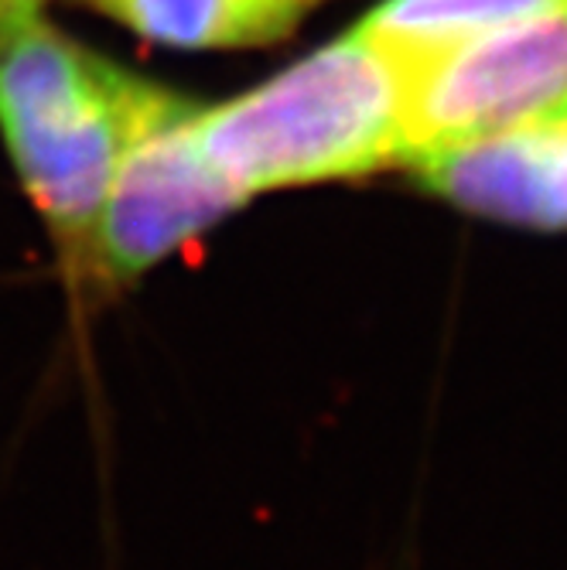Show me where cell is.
Listing matches in <instances>:
<instances>
[{
	"instance_id": "obj_1",
	"label": "cell",
	"mask_w": 567,
	"mask_h": 570,
	"mask_svg": "<svg viewBox=\"0 0 567 570\" xmlns=\"http://www.w3.org/2000/svg\"><path fill=\"white\" fill-rule=\"evenodd\" d=\"M414 69L363 24L219 107H198L195 140L243 198L403 168Z\"/></svg>"
},
{
	"instance_id": "obj_2",
	"label": "cell",
	"mask_w": 567,
	"mask_h": 570,
	"mask_svg": "<svg viewBox=\"0 0 567 570\" xmlns=\"http://www.w3.org/2000/svg\"><path fill=\"white\" fill-rule=\"evenodd\" d=\"M0 134L69 287L96 291V226L124 144L120 69L41 18L0 31Z\"/></svg>"
},
{
	"instance_id": "obj_3",
	"label": "cell",
	"mask_w": 567,
	"mask_h": 570,
	"mask_svg": "<svg viewBox=\"0 0 567 570\" xmlns=\"http://www.w3.org/2000/svg\"><path fill=\"white\" fill-rule=\"evenodd\" d=\"M124 144L96 226V287L150 274L233 216L243 198L209 168L195 140L198 107L120 69Z\"/></svg>"
},
{
	"instance_id": "obj_4",
	"label": "cell",
	"mask_w": 567,
	"mask_h": 570,
	"mask_svg": "<svg viewBox=\"0 0 567 570\" xmlns=\"http://www.w3.org/2000/svg\"><path fill=\"white\" fill-rule=\"evenodd\" d=\"M560 99H567V0H547L414 72L403 168L421 154L534 120Z\"/></svg>"
},
{
	"instance_id": "obj_5",
	"label": "cell",
	"mask_w": 567,
	"mask_h": 570,
	"mask_svg": "<svg viewBox=\"0 0 567 570\" xmlns=\"http://www.w3.org/2000/svg\"><path fill=\"white\" fill-rule=\"evenodd\" d=\"M127 31L172 48H253L287 38L325 0H82Z\"/></svg>"
},
{
	"instance_id": "obj_6",
	"label": "cell",
	"mask_w": 567,
	"mask_h": 570,
	"mask_svg": "<svg viewBox=\"0 0 567 570\" xmlns=\"http://www.w3.org/2000/svg\"><path fill=\"white\" fill-rule=\"evenodd\" d=\"M544 4L547 0H380L359 24L397 59L421 72L424 66L444 59L448 51Z\"/></svg>"
},
{
	"instance_id": "obj_7",
	"label": "cell",
	"mask_w": 567,
	"mask_h": 570,
	"mask_svg": "<svg viewBox=\"0 0 567 570\" xmlns=\"http://www.w3.org/2000/svg\"><path fill=\"white\" fill-rule=\"evenodd\" d=\"M45 4H48V0H0V31L25 24L31 18H41Z\"/></svg>"
},
{
	"instance_id": "obj_8",
	"label": "cell",
	"mask_w": 567,
	"mask_h": 570,
	"mask_svg": "<svg viewBox=\"0 0 567 570\" xmlns=\"http://www.w3.org/2000/svg\"><path fill=\"white\" fill-rule=\"evenodd\" d=\"M540 117H564V120H567V99H560L557 107H550V110H547V114H540ZM534 120H537V117H534Z\"/></svg>"
}]
</instances>
